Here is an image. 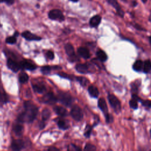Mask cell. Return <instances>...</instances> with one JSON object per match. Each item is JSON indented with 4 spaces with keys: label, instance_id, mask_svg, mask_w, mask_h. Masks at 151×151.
Returning a JSON list of instances; mask_svg holds the SVG:
<instances>
[{
    "label": "cell",
    "instance_id": "1",
    "mask_svg": "<svg viewBox=\"0 0 151 151\" xmlns=\"http://www.w3.org/2000/svg\"><path fill=\"white\" fill-rule=\"evenodd\" d=\"M38 112V107L31 101L27 100L24 103V110L17 116V120L21 123H30L36 119Z\"/></svg>",
    "mask_w": 151,
    "mask_h": 151
},
{
    "label": "cell",
    "instance_id": "2",
    "mask_svg": "<svg viewBox=\"0 0 151 151\" xmlns=\"http://www.w3.org/2000/svg\"><path fill=\"white\" fill-rule=\"evenodd\" d=\"M57 97L58 101L67 107H70L73 102V98L72 96L68 93L65 91H59Z\"/></svg>",
    "mask_w": 151,
    "mask_h": 151
},
{
    "label": "cell",
    "instance_id": "3",
    "mask_svg": "<svg viewBox=\"0 0 151 151\" xmlns=\"http://www.w3.org/2000/svg\"><path fill=\"white\" fill-rule=\"evenodd\" d=\"M98 107L101 110V111L103 113L106 122L107 123H111L113 121V118L111 115H110L108 112V109L106 101L104 99L100 98L98 100Z\"/></svg>",
    "mask_w": 151,
    "mask_h": 151
},
{
    "label": "cell",
    "instance_id": "4",
    "mask_svg": "<svg viewBox=\"0 0 151 151\" xmlns=\"http://www.w3.org/2000/svg\"><path fill=\"white\" fill-rule=\"evenodd\" d=\"M48 18L52 21L63 22L65 20V16L62 11L58 8L52 9L48 12Z\"/></svg>",
    "mask_w": 151,
    "mask_h": 151
},
{
    "label": "cell",
    "instance_id": "5",
    "mask_svg": "<svg viewBox=\"0 0 151 151\" xmlns=\"http://www.w3.org/2000/svg\"><path fill=\"white\" fill-rule=\"evenodd\" d=\"M64 50L66 54L68 56V60L70 62H75L78 60V58L74 51V47L71 44L67 43L64 45Z\"/></svg>",
    "mask_w": 151,
    "mask_h": 151
},
{
    "label": "cell",
    "instance_id": "6",
    "mask_svg": "<svg viewBox=\"0 0 151 151\" xmlns=\"http://www.w3.org/2000/svg\"><path fill=\"white\" fill-rule=\"evenodd\" d=\"M109 102L116 113H119L121 110V104L119 100L114 95L110 94L107 96Z\"/></svg>",
    "mask_w": 151,
    "mask_h": 151
},
{
    "label": "cell",
    "instance_id": "7",
    "mask_svg": "<svg viewBox=\"0 0 151 151\" xmlns=\"http://www.w3.org/2000/svg\"><path fill=\"white\" fill-rule=\"evenodd\" d=\"M41 101L44 104H54L58 101V99L56 96L52 91H49L45 94L40 99Z\"/></svg>",
    "mask_w": 151,
    "mask_h": 151
},
{
    "label": "cell",
    "instance_id": "8",
    "mask_svg": "<svg viewBox=\"0 0 151 151\" xmlns=\"http://www.w3.org/2000/svg\"><path fill=\"white\" fill-rule=\"evenodd\" d=\"M71 117L76 121H81L83 118V113L81 109L77 105H74L70 110Z\"/></svg>",
    "mask_w": 151,
    "mask_h": 151
},
{
    "label": "cell",
    "instance_id": "9",
    "mask_svg": "<svg viewBox=\"0 0 151 151\" xmlns=\"http://www.w3.org/2000/svg\"><path fill=\"white\" fill-rule=\"evenodd\" d=\"M6 66L9 70H11L14 73H17L21 69L20 63L17 62L13 58L11 57H8L7 59Z\"/></svg>",
    "mask_w": 151,
    "mask_h": 151
},
{
    "label": "cell",
    "instance_id": "10",
    "mask_svg": "<svg viewBox=\"0 0 151 151\" xmlns=\"http://www.w3.org/2000/svg\"><path fill=\"white\" fill-rule=\"evenodd\" d=\"M20 65L22 70H26L29 71H34L37 68V65L32 61L28 59H22L21 60Z\"/></svg>",
    "mask_w": 151,
    "mask_h": 151
},
{
    "label": "cell",
    "instance_id": "11",
    "mask_svg": "<svg viewBox=\"0 0 151 151\" xmlns=\"http://www.w3.org/2000/svg\"><path fill=\"white\" fill-rule=\"evenodd\" d=\"M108 4L111 5L116 10L117 15L122 18H123L124 16V12L120 4L117 0H105Z\"/></svg>",
    "mask_w": 151,
    "mask_h": 151
},
{
    "label": "cell",
    "instance_id": "12",
    "mask_svg": "<svg viewBox=\"0 0 151 151\" xmlns=\"http://www.w3.org/2000/svg\"><path fill=\"white\" fill-rule=\"evenodd\" d=\"M21 36L27 41H40L42 40V38L35 34H33L28 30H25L21 33Z\"/></svg>",
    "mask_w": 151,
    "mask_h": 151
},
{
    "label": "cell",
    "instance_id": "13",
    "mask_svg": "<svg viewBox=\"0 0 151 151\" xmlns=\"http://www.w3.org/2000/svg\"><path fill=\"white\" fill-rule=\"evenodd\" d=\"M11 147L13 150H21L25 147V142L20 139H14L11 142Z\"/></svg>",
    "mask_w": 151,
    "mask_h": 151
},
{
    "label": "cell",
    "instance_id": "14",
    "mask_svg": "<svg viewBox=\"0 0 151 151\" xmlns=\"http://www.w3.org/2000/svg\"><path fill=\"white\" fill-rule=\"evenodd\" d=\"M101 17L99 15L96 14L91 17L89 20V25L91 28H97L101 21Z\"/></svg>",
    "mask_w": 151,
    "mask_h": 151
},
{
    "label": "cell",
    "instance_id": "15",
    "mask_svg": "<svg viewBox=\"0 0 151 151\" xmlns=\"http://www.w3.org/2000/svg\"><path fill=\"white\" fill-rule=\"evenodd\" d=\"M75 68L78 73L81 74H87L90 72L89 70V67L86 63L77 64L76 65Z\"/></svg>",
    "mask_w": 151,
    "mask_h": 151
},
{
    "label": "cell",
    "instance_id": "16",
    "mask_svg": "<svg viewBox=\"0 0 151 151\" xmlns=\"http://www.w3.org/2000/svg\"><path fill=\"white\" fill-rule=\"evenodd\" d=\"M21 123L17 122V123H15L12 126V131L17 136H21L23 134L24 126Z\"/></svg>",
    "mask_w": 151,
    "mask_h": 151
},
{
    "label": "cell",
    "instance_id": "17",
    "mask_svg": "<svg viewBox=\"0 0 151 151\" xmlns=\"http://www.w3.org/2000/svg\"><path fill=\"white\" fill-rule=\"evenodd\" d=\"M32 87L34 91L38 94H42L46 90L45 86L42 83H36L35 84H32Z\"/></svg>",
    "mask_w": 151,
    "mask_h": 151
},
{
    "label": "cell",
    "instance_id": "18",
    "mask_svg": "<svg viewBox=\"0 0 151 151\" xmlns=\"http://www.w3.org/2000/svg\"><path fill=\"white\" fill-rule=\"evenodd\" d=\"M78 54L84 59H88L90 57V53L88 49L86 47H80L77 49Z\"/></svg>",
    "mask_w": 151,
    "mask_h": 151
},
{
    "label": "cell",
    "instance_id": "19",
    "mask_svg": "<svg viewBox=\"0 0 151 151\" xmlns=\"http://www.w3.org/2000/svg\"><path fill=\"white\" fill-rule=\"evenodd\" d=\"M59 68H61V67L58 65H43L41 67V72L44 75H48L51 73L52 70H56Z\"/></svg>",
    "mask_w": 151,
    "mask_h": 151
},
{
    "label": "cell",
    "instance_id": "20",
    "mask_svg": "<svg viewBox=\"0 0 151 151\" xmlns=\"http://www.w3.org/2000/svg\"><path fill=\"white\" fill-rule=\"evenodd\" d=\"M53 110L58 116L60 117H65L68 115L67 110L62 106H55L53 108Z\"/></svg>",
    "mask_w": 151,
    "mask_h": 151
},
{
    "label": "cell",
    "instance_id": "21",
    "mask_svg": "<svg viewBox=\"0 0 151 151\" xmlns=\"http://www.w3.org/2000/svg\"><path fill=\"white\" fill-rule=\"evenodd\" d=\"M88 92L90 96L93 98H97L99 94V91L98 88L93 85H91L88 86Z\"/></svg>",
    "mask_w": 151,
    "mask_h": 151
},
{
    "label": "cell",
    "instance_id": "22",
    "mask_svg": "<svg viewBox=\"0 0 151 151\" xmlns=\"http://www.w3.org/2000/svg\"><path fill=\"white\" fill-rule=\"evenodd\" d=\"M19 35V32L15 31L11 36L7 37L5 39V42L8 44H14L17 42V38Z\"/></svg>",
    "mask_w": 151,
    "mask_h": 151
},
{
    "label": "cell",
    "instance_id": "23",
    "mask_svg": "<svg viewBox=\"0 0 151 151\" xmlns=\"http://www.w3.org/2000/svg\"><path fill=\"white\" fill-rule=\"evenodd\" d=\"M96 56H97L98 60L101 62L106 61L108 58L106 53L103 50H102L101 49H99L97 51Z\"/></svg>",
    "mask_w": 151,
    "mask_h": 151
},
{
    "label": "cell",
    "instance_id": "24",
    "mask_svg": "<svg viewBox=\"0 0 151 151\" xmlns=\"http://www.w3.org/2000/svg\"><path fill=\"white\" fill-rule=\"evenodd\" d=\"M58 127L61 130H67L69 128V124L67 121L63 119H59L57 122Z\"/></svg>",
    "mask_w": 151,
    "mask_h": 151
},
{
    "label": "cell",
    "instance_id": "25",
    "mask_svg": "<svg viewBox=\"0 0 151 151\" xmlns=\"http://www.w3.org/2000/svg\"><path fill=\"white\" fill-rule=\"evenodd\" d=\"M51 115V111L48 109H47V108L44 109L41 112L42 120L44 122H46L50 118Z\"/></svg>",
    "mask_w": 151,
    "mask_h": 151
},
{
    "label": "cell",
    "instance_id": "26",
    "mask_svg": "<svg viewBox=\"0 0 151 151\" xmlns=\"http://www.w3.org/2000/svg\"><path fill=\"white\" fill-rule=\"evenodd\" d=\"M143 63L142 60H136L133 65V69L136 71H140L143 69Z\"/></svg>",
    "mask_w": 151,
    "mask_h": 151
},
{
    "label": "cell",
    "instance_id": "27",
    "mask_svg": "<svg viewBox=\"0 0 151 151\" xmlns=\"http://www.w3.org/2000/svg\"><path fill=\"white\" fill-rule=\"evenodd\" d=\"M76 80L78 81L83 87H86L89 83V80L87 78L82 76L76 77Z\"/></svg>",
    "mask_w": 151,
    "mask_h": 151
},
{
    "label": "cell",
    "instance_id": "28",
    "mask_svg": "<svg viewBox=\"0 0 151 151\" xmlns=\"http://www.w3.org/2000/svg\"><path fill=\"white\" fill-rule=\"evenodd\" d=\"M28 79H29L28 75L25 72H24V71L21 72L18 76L19 81L22 84H24L27 83L28 81Z\"/></svg>",
    "mask_w": 151,
    "mask_h": 151
},
{
    "label": "cell",
    "instance_id": "29",
    "mask_svg": "<svg viewBox=\"0 0 151 151\" xmlns=\"http://www.w3.org/2000/svg\"><path fill=\"white\" fill-rule=\"evenodd\" d=\"M57 74L58 76H60L62 78H64L68 79V80H71V81L76 80V76H74V75H72V74H67V73H64V72H59Z\"/></svg>",
    "mask_w": 151,
    "mask_h": 151
},
{
    "label": "cell",
    "instance_id": "30",
    "mask_svg": "<svg viewBox=\"0 0 151 151\" xmlns=\"http://www.w3.org/2000/svg\"><path fill=\"white\" fill-rule=\"evenodd\" d=\"M143 71L145 73H148L151 71V61L147 60L145 61L143 65Z\"/></svg>",
    "mask_w": 151,
    "mask_h": 151
},
{
    "label": "cell",
    "instance_id": "31",
    "mask_svg": "<svg viewBox=\"0 0 151 151\" xmlns=\"http://www.w3.org/2000/svg\"><path fill=\"white\" fill-rule=\"evenodd\" d=\"M92 129H93V126L90 125V124H87L86 126L85 129H84V135L86 138H89L91 132H92Z\"/></svg>",
    "mask_w": 151,
    "mask_h": 151
},
{
    "label": "cell",
    "instance_id": "32",
    "mask_svg": "<svg viewBox=\"0 0 151 151\" xmlns=\"http://www.w3.org/2000/svg\"><path fill=\"white\" fill-rule=\"evenodd\" d=\"M129 105L130 108L133 109H136L138 107V104H137V101L134 99H132L130 101H129Z\"/></svg>",
    "mask_w": 151,
    "mask_h": 151
},
{
    "label": "cell",
    "instance_id": "33",
    "mask_svg": "<svg viewBox=\"0 0 151 151\" xmlns=\"http://www.w3.org/2000/svg\"><path fill=\"white\" fill-rule=\"evenodd\" d=\"M84 150H91V151H93V150H96V147L91 144V143H86L84 148Z\"/></svg>",
    "mask_w": 151,
    "mask_h": 151
},
{
    "label": "cell",
    "instance_id": "34",
    "mask_svg": "<svg viewBox=\"0 0 151 151\" xmlns=\"http://www.w3.org/2000/svg\"><path fill=\"white\" fill-rule=\"evenodd\" d=\"M140 102H141L142 105L143 106H145V107L148 108V109L151 108V101L150 100H144L142 99Z\"/></svg>",
    "mask_w": 151,
    "mask_h": 151
},
{
    "label": "cell",
    "instance_id": "35",
    "mask_svg": "<svg viewBox=\"0 0 151 151\" xmlns=\"http://www.w3.org/2000/svg\"><path fill=\"white\" fill-rule=\"evenodd\" d=\"M45 56L48 60H52L54 58V53L51 50H48L45 53Z\"/></svg>",
    "mask_w": 151,
    "mask_h": 151
},
{
    "label": "cell",
    "instance_id": "36",
    "mask_svg": "<svg viewBox=\"0 0 151 151\" xmlns=\"http://www.w3.org/2000/svg\"><path fill=\"white\" fill-rule=\"evenodd\" d=\"M68 150H81V149L78 146H76V145L73 143H71L68 147Z\"/></svg>",
    "mask_w": 151,
    "mask_h": 151
},
{
    "label": "cell",
    "instance_id": "37",
    "mask_svg": "<svg viewBox=\"0 0 151 151\" xmlns=\"http://www.w3.org/2000/svg\"><path fill=\"white\" fill-rule=\"evenodd\" d=\"M15 0H0V3H5L8 6H11L15 3Z\"/></svg>",
    "mask_w": 151,
    "mask_h": 151
},
{
    "label": "cell",
    "instance_id": "38",
    "mask_svg": "<svg viewBox=\"0 0 151 151\" xmlns=\"http://www.w3.org/2000/svg\"><path fill=\"white\" fill-rule=\"evenodd\" d=\"M133 27H134L136 29H137L142 30V31H143V30L145 31V29H143V28L140 25H139L138 24H135L134 25H133Z\"/></svg>",
    "mask_w": 151,
    "mask_h": 151
},
{
    "label": "cell",
    "instance_id": "39",
    "mask_svg": "<svg viewBox=\"0 0 151 151\" xmlns=\"http://www.w3.org/2000/svg\"><path fill=\"white\" fill-rule=\"evenodd\" d=\"M45 122H44L42 120V122H40V125H39V127L40 129H43L45 127Z\"/></svg>",
    "mask_w": 151,
    "mask_h": 151
},
{
    "label": "cell",
    "instance_id": "40",
    "mask_svg": "<svg viewBox=\"0 0 151 151\" xmlns=\"http://www.w3.org/2000/svg\"><path fill=\"white\" fill-rule=\"evenodd\" d=\"M48 150H50V151H52V150H60L59 149L55 147H54V146H52V147H50L48 149Z\"/></svg>",
    "mask_w": 151,
    "mask_h": 151
},
{
    "label": "cell",
    "instance_id": "41",
    "mask_svg": "<svg viewBox=\"0 0 151 151\" xmlns=\"http://www.w3.org/2000/svg\"><path fill=\"white\" fill-rule=\"evenodd\" d=\"M4 91H5L3 88V86L2 84V82L1 81V77H0V93L1 92H4Z\"/></svg>",
    "mask_w": 151,
    "mask_h": 151
},
{
    "label": "cell",
    "instance_id": "42",
    "mask_svg": "<svg viewBox=\"0 0 151 151\" xmlns=\"http://www.w3.org/2000/svg\"><path fill=\"white\" fill-rule=\"evenodd\" d=\"M132 6H133V7H135V6H136L137 5V4H138V3H137V2L136 1V0H133V1H132Z\"/></svg>",
    "mask_w": 151,
    "mask_h": 151
},
{
    "label": "cell",
    "instance_id": "43",
    "mask_svg": "<svg viewBox=\"0 0 151 151\" xmlns=\"http://www.w3.org/2000/svg\"><path fill=\"white\" fill-rule=\"evenodd\" d=\"M69 1H71L72 2H74V3H76V2H78L79 1V0H68Z\"/></svg>",
    "mask_w": 151,
    "mask_h": 151
},
{
    "label": "cell",
    "instance_id": "44",
    "mask_svg": "<svg viewBox=\"0 0 151 151\" xmlns=\"http://www.w3.org/2000/svg\"><path fill=\"white\" fill-rule=\"evenodd\" d=\"M143 4H146L147 3V2L148 1V0H141Z\"/></svg>",
    "mask_w": 151,
    "mask_h": 151
},
{
    "label": "cell",
    "instance_id": "45",
    "mask_svg": "<svg viewBox=\"0 0 151 151\" xmlns=\"http://www.w3.org/2000/svg\"><path fill=\"white\" fill-rule=\"evenodd\" d=\"M148 19H149V21L151 23V14L149 15V18H148Z\"/></svg>",
    "mask_w": 151,
    "mask_h": 151
},
{
    "label": "cell",
    "instance_id": "46",
    "mask_svg": "<svg viewBox=\"0 0 151 151\" xmlns=\"http://www.w3.org/2000/svg\"><path fill=\"white\" fill-rule=\"evenodd\" d=\"M149 40L150 44V45H151V36H150V37H149Z\"/></svg>",
    "mask_w": 151,
    "mask_h": 151
},
{
    "label": "cell",
    "instance_id": "47",
    "mask_svg": "<svg viewBox=\"0 0 151 151\" xmlns=\"http://www.w3.org/2000/svg\"><path fill=\"white\" fill-rule=\"evenodd\" d=\"M36 6H37V8H38L40 7V5H39V4H37V5H36Z\"/></svg>",
    "mask_w": 151,
    "mask_h": 151
},
{
    "label": "cell",
    "instance_id": "48",
    "mask_svg": "<svg viewBox=\"0 0 151 151\" xmlns=\"http://www.w3.org/2000/svg\"><path fill=\"white\" fill-rule=\"evenodd\" d=\"M150 135H151V129H150Z\"/></svg>",
    "mask_w": 151,
    "mask_h": 151
}]
</instances>
